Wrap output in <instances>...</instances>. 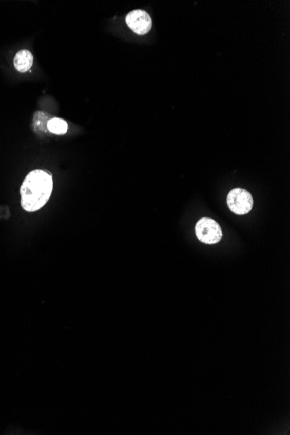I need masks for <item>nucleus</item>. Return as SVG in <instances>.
Returning a JSON list of instances; mask_svg holds the SVG:
<instances>
[{"instance_id": "7ed1b4c3", "label": "nucleus", "mask_w": 290, "mask_h": 435, "mask_svg": "<svg viewBox=\"0 0 290 435\" xmlns=\"http://www.w3.org/2000/svg\"><path fill=\"white\" fill-rule=\"evenodd\" d=\"M227 204L231 211L237 215H245L253 208V197L248 190L241 188L232 189L228 193Z\"/></svg>"}, {"instance_id": "f03ea898", "label": "nucleus", "mask_w": 290, "mask_h": 435, "mask_svg": "<svg viewBox=\"0 0 290 435\" xmlns=\"http://www.w3.org/2000/svg\"><path fill=\"white\" fill-rule=\"evenodd\" d=\"M195 230L197 238L206 244H216L223 238L221 227L211 218H201L197 222Z\"/></svg>"}, {"instance_id": "423d86ee", "label": "nucleus", "mask_w": 290, "mask_h": 435, "mask_svg": "<svg viewBox=\"0 0 290 435\" xmlns=\"http://www.w3.org/2000/svg\"><path fill=\"white\" fill-rule=\"evenodd\" d=\"M47 128L49 131H51L53 134L56 135H63L67 132L68 125L66 121L64 119L59 118V117H54L49 120L47 123Z\"/></svg>"}, {"instance_id": "f257e3e1", "label": "nucleus", "mask_w": 290, "mask_h": 435, "mask_svg": "<svg viewBox=\"0 0 290 435\" xmlns=\"http://www.w3.org/2000/svg\"><path fill=\"white\" fill-rule=\"evenodd\" d=\"M53 180L51 173L32 170L26 175L20 187L21 205L26 211L35 212L45 206L51 197Z\"/></svg>"}, {"instance_id": "20e7f679", "label": "nucleus", "mask_w": 290, "mask_h": 435, "mask_svg": "<svg viewBox=\"0 0 290 435\" xmlns=\"http://www.w3.org/2000/svg\"><path fill=\"white\" fill-rule=\"evenodd\" d=\"M127 26L138 35H145L151 30L152 20L148 12L144 10H134L127 15Z\"/></svg>"}, {"instance_id": "39448f33", "label": "nucleus", "mask_w": 290, "mask_h": 435, "mask_svg": "<svg viewBox=\"0 0 290 435\" xmlns=\"http://www.w3.org/2000/svg\"><path fill=\"white\" fill-rule=\"evenodd\" d=\"M13 64L17 71L25 73L27 72L33 65V56L28 50H21L16 54Z\"/></svg>"}]
</instances>
